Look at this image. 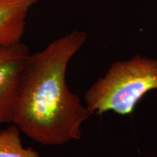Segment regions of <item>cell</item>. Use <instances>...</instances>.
Returning <instances> with one entry per match:
<instances>
[{
	"label": "cell",
	"instance_id": "6da1fadb",
	"mask_svg": "<svg viewBox=\"0 0 157 157\" xmlns=\"http://www.w3.org/2000/svg\"><path fill=\"white\" fill-rule=\"evenodd\" d=\"M87 35L73 31L31 54L23 72L13 124L44 146L81 138V126L92 114L68 89L66 74L71 59Z\"/></svg>",
	"mask_w": 157,
	"mask_h": 157
},
{
	"label": "cell",
	"instance_id": "7a4b0ae2",
	"mask_svg": "<svg viewBox=\"0 0 157 157\" xmlns=\"http://www.w3.org/2000/svg\"><path fill=\"white\" fill-rule=\"evenodd\" d=\"M157 89V60L136 56L116 62L106 74L86 91V108L91 114L113 111L130 114L148 91Z\"/></svg>",
	"mask_w": 157,
	"mask_h": 157
},
{
	"label": "cell",
	"instance_id": "3957f363",
	"mask_svg": "<svg viewBox=\"0 0 157 157\" xmlns=\"http://www.w3.org/2000/svg\"><path fill=\"white\" fill-rule=\"evenodd\" d=\"M22 42L0 46V125L13 123L23 72L30 56Z\"/></svg>",
	"mask_w": 157,
	"mask_h": 157
},
{
	"label": "cell",
	"instance_id": "277c9868",
	"mask_svg": "<svg viewBox=\"0 0 157 157\" xmlns=\"http://www.w3.org/2000/svg\"><path fill=\"white\" fill-rule=\"evenodd\" d=\"M39 0H0V46L21 42L29 12Z\"/></svg>",
	"mask_w": 157,
	"mask_h": 157
},
{
	"label": "cell",
	"instance_id": "5b68a950",
	"mask_svg": "<svg viewBox=\"0 0 157 157\" xmlns=\"http://www.w3.org/2000/svg\"><path fill=\"white\" fill-rule=\"evenodd\" d=\"M0 157H40L32 148H24L21 139V130L12 123L0 131Z\"/></svg>",
	"mask_w": 157,
	"mask_h": 157
}]
</instances>
